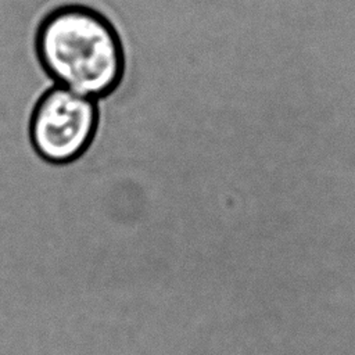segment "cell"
Wrapping results in <instances>:
<instances>
[{"mask_svg":"<svg viewBox=\"0 0 355 355\" xmlns=\"http://www.w3.org/2000/svg\"><path fill=\"white\" fill-rule=\"evenodd\" d=\"M37 60L55 86L97 100L114 92L123 73V50L112 24L97 10L64 4L36 31Z\"/></svg>","mask_w":355,"mask_h":355,"instance_id":"obj_1","label":"cell"},{"mask_svg":"<svg viewBox=\"0 0 355 355\" xmlns=\"http://www.w3.org/2000/svg\"><path fill=\"white\" fill-rule=\"evenodd\" d=\"M97 125L96 100L53 85L37 100L28 133L43 161L61 165L79 159L87 151Z\"/></svg>","mask_w":355,"mask_h":355,"instance_id":"obj_2","label":"cell"}]
</instances>
